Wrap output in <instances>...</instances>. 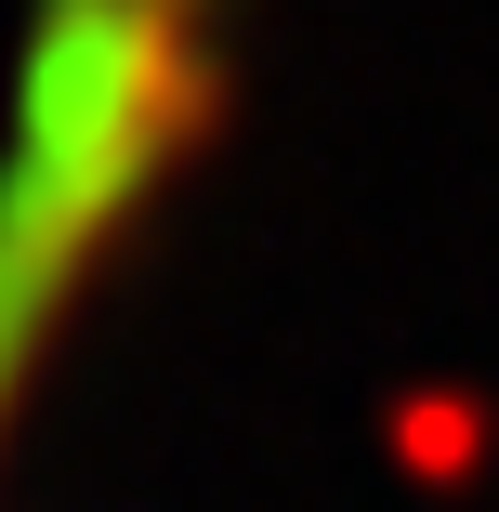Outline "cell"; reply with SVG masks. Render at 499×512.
Wrapping results in <instances>:
<instances>
[{
    "label": "cell",
    "mask_w": 499,
    "mask_h": 512,
    "mask_svg": "<svg viewBox=\"0 0 499 512\" xmlns=\"http://www.w3.org/2000/svg\"><path fill=\"white\" fill-rule=\"evenodd\" d=\"M237 119V0H27L0 66V473L145 224Z\"/></svg>",
    "instance_id": "obj_1"
}]
</instances>
